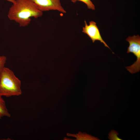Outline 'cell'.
I'll list each match as a JSON object with an SVG mask.
<instances>
[{
	"label": "cell",
	"instance_id": "obj_1",
	"mask_svg": "<svg viewBox=\"0 0 140 140\" xmlns=\"http://www.w3.org/2000/svg\"><path fill=\"white\" fill-rule=\"evenodd\" d=\"M15 0L9 9L8 16L10 20L18 23L20 26H27L30 23L31 17L38 18L43 15V12L30 0Z\"/></svg>",
	"mask_w": 140,
	"mask_h": 140
},
{
	"label": "cell",
	"instance_id": "obj_6",
	"mask_svg": "<svg viewBox=\"0 0 140 140\" xmlns=\"http://www.w3.org/2000/svg\"><path fill=\"white\" fill-rule=\"evenodd\" d=\"M67 135L75 137L76 140H99L97 137L93 136L86 133H82L79 132L76 134L68 133Z\"/></svg>",
	"mask_w": 140,
	"mask_h": 140
},
{
	"label": "cell",
	"instance_id": "obj_9",
	"mask_svg": "<svg viewBox=\"0 0 140 140\" xmlns=\"http://www.w3.org/2000/svg\"><path fill=\"white\" fill-rule=\"evenodd\" d=\"M118 134L114 130H112L109 134L108 138L110 140H122L117 136Z\"/></svg>",
	"mask_w": 140,
	"mask_h": 140
},
{
	"label": "cell",
	"instance_id": "obj_7",
	"mask_svg": "<svg viewBox=\"0 0 140 140\" xmlns=\"http://www.w3.org/2000/svg\"><path fill=\"white\" fill-rule=\"evenodd\" d=\"M11 115L7 109L5 102L0 95V119L4 117H10Z\"/></svg>",
	"mask_w": 140,
	"mask_h": 140
},
{
	"label": "cell",
	"instance_id": "obj_8",
	"mask_svg": "<svg viewBox=\"0 0 140 140\" xmlns=\"http://www.w3.org/2000/svg\"><path fill=\"white\" fill-rule=\"evenodd\" d=\"M78 1L82 2L85 3L88 9L94 10H95V6L91 0H71V1L73 3H75Z\"/></svg>",
	"mask_w": 140,
	"mask_h": 140
},
{
	"label": "cell",
	"instance_id": "obj_2",
	"mask_svg": "<svg viewBox=\"0 0 140 140\" xmlns=\"http://www.w3.org/2000/svg\"><path fill=\"white\" fill-rule=\"evenodd\" d=\"M21 81L9 68L5 67L0 78V95L10 97L22 94Z\"/></svg>",
	"mask_w": 140,
	"mask_h": 140
},
{
	"label": "cell",
	"instance_id": "obj_3",
	"mask_svg": "<svg viewBox=\"0 0 140 140\" xmlns=\"http://www.w3.org/2000/svg\"><path fill=\"white\" fill-rule=\"evenodd\" d=\"M126 40L129 43L127 53H132L136 57L137 60L132 65L125 68L132 74L138 72L140 70V37L138 34L129 36Z\"/></svg>",
	"mask_w": 140,
	"mask_h": 140
},
{
	"label": "cell",
	"instance_id": "obj_4",
	"mask_svg": "<svg viewBox=\"0 0 140 140\" xmlns=\"http://www.w3.org/2000/svg\"><path fill=\"white\" fill-rule=\"evenodd\" d=\"M37 9L43 12L50 10H57L63 13H66L61 4L60 0H30Z\"/></svg>",
	"mask_w": 140,
	"mask_h": 140
},
{
	"label": "cell",
	"instance_id": "obj_10",
	"mask_svg": "<svg viewBox=\"0 0 140 140\" xmlns=\"http://www.w3.org/2000/svg\"><path fill=\"white\" fill-rule=\"evenodd\" d=\"M6 60V57L5 56H0V78L3 70L5 67Z\"/></svg>",
	"mask_w": 140,
	"mask_h": 140
},
{
	"label": "cell",
	"instance_id": "obj_5",
	"mask_svg": "<svg viewBox=\"0 0 140 140\" xmlns=\"http://www.w3.org/2000/svg\"><path fill=\"white\" fill-rule=\"evenodd\" d=\"M85 26L82 28V32L87 34L94 43L96 40L100 41L104 44L105 46L110 49L109 47L103 40L99 30L97 27L96 23L91 21L88 25L85 20Z\"/></svg>",
	"mask_w": 140,
	"mask_h": 140
},
{
	"label": "cell",
	"instance_id": "obj_11",
	"mask_svg": "<svg viewBox=\"0 0 140 140\" xmlns=\"http://www.w3.org/2000/svg\"><path fill=\"white\" fill-rule=\"evenodd\" d=\"M5 0L9 2L12 3H14L16 2L15 0Z\"/></svg>",
	"mask_w": 140,
	"mask_h": 140
}]
</instances>
